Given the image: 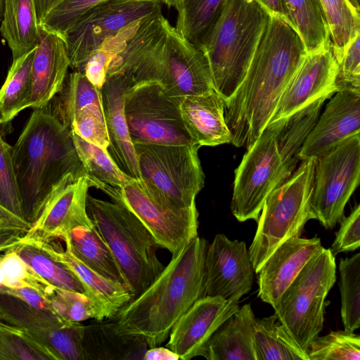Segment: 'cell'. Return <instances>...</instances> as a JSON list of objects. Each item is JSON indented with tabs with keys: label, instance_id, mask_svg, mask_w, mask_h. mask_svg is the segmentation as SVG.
<instances>
[{
	"label": "cell",
	"instance_id": "obj_1",
	"mask_svg": "<svg viewBox=\"0 0 360 360\" xmlns=\"http://www.w3.org/2000/svg\"><path fill=\"white\" fill-rule=\"evenodd\" d=\"M307 52L293 25L270 13L243 79L225 103V120L233 145L247 150L252 146Z\"/></svg>",
	"mask_w": 360,
	"mask_h": 360
},
{
	"label": "cell",
	"instance_id": "obj_2",
	"mask_svg": "<svg viewBox=\"0 0 360 360\" xmlns=\"http://www.w3.org/2000/svg\"><path fill=\"white\" fill-rule=\"evenodd\" d=\"M207 245L205 239L197 236L172 255L156 279L117 314V330L143 338L148 348L163 343L179 319L205 297Z\"/></svg>",
	"mask_w": 360,
	"mask_h": 360
},
{
	"label": "cell",
	"instance_id": "obj_3",
	"mask_svg": "<svg viewBox=\"0 0 360 360\" xmlns=\"http://www.w3.org/2000/svg\"><path fill=\"white\" fill-rule=\"evenodd\" d=\"M11 154L22 218L30 226L67 175L87 176L71 131L49 105L34 109Z\"/></svg>",
	"mask_w": 360,
	"mask_h": 360
},
{
	"label": "cell",
	"instance_id": "obj_4",
	"mask_svg": "<svg viewBox=\"0 0 360 360\" xmlns=\"http://www.w3.org/2000/svg\"><path fill=\"white\" fill-rule=\"evenodd\" d=\"M108 74L122 75L130 86L157 82L169 96L179 98L214 90L205 54L169 22L164 28L135 32L112 60Z\"/></svg>",
	"mask_w": 360,
	"mask_h": 360
},
{
	"label": "cell",
	"instance_id": "obj_5",
	"mask_svg": "<svg viewBox=\"0 0 360 360\" xmlns=\"http://www.w3.org/2000/svg\"><path fill=\"white\" fill-rule=\"evenodd\" d=\"M269 15L256 0H228L202 40L214 90L225 103L243 79Z\"/></svg>",
	"mask_w": 360,
	"mask_h": 360
},
{
	"label": "cell",
	"instance_id": "obj_6",
	"mask_svg": "<svg viewBox=\"0 0 360 360\" xmlns=\"http://www.w3.org/2000/svg\"><path fill=\"white\" fill-rule=\"evenodd\" d=\"M86 210L110 248L134 299L165 268L157 255L158 244L136 216L120 203L88 194Z\"/></svg>",
	"mask_w": 360,
	"mask_h": 360
},
{
	"label": "cell",
	"instance_id": "obj_7",
	"mask_svg": "<svg viewBox=\"0 0 360 360\" xmlns=\"http://www.w3.org/2000/svg\"><path fill=\"white\" fill-rule=\"evenodd\" d=\"M315 158L302 161L292 175L266 198L248 249L255 273L285 240L300 237L306 223L316 219L311 206Z\"/></svg>",
	"mask_w": 360,
	"mask_h": 360
},
{
	"label": "cell",
	"instance_id": "obj_8",
	"mask_svg": "<svg viewBox=\"0 0 360 360\" xmlns=\"http://www.w3.org/2000/svg\"><path fill=\"white\" fill-rule=\"evenodd\" d=\"M335 281V257L323 248L306 264L274 308L278 320L305 351L323 328L326 299Z\"/></svg>",
	"mask_w": 360,
	"mask_h": 360
},
{
	"label": "cell",
	"instance_id": "obj_9",
	"mask_svg": "<svg viewBox=\"0 0 360 360\" xmlns=\"http://www.w3.org/2000/svg\"><path fill=\"white\" fill-rule=\"evenodd\" d=\"M134 146L141 179L176 207H196V195L205 184L199 146L134 143Z\"/></svg>",
	"mask_w": 360,
	"mask_h": 360
},
{
	"label": "cell",
	"instance_id": "obj_10",
	"mask_svg": "<svg viewBox=\"0 0 360 360\" xmlns=\"http://www.w3.org/2000/svg\"><path fill=\"white\" fill-rule=\"evenodd\" d=\"M99 189L135 214L158 245L172 255L198 236L197 208L176 207L141 179L130 178L120 187Z\"/></svg>",
	"mask_w": 360,
	"mask_h": 360
},
{
	"label": "cell",
	"instance_id": "obj_11",
	"mask_svg": "<svg viewBox=\"0 0 360 360\" xmlns=\"http://www.w3.org/2000/svg\"><path fill=\"white\" fill-rule=\"evenodd\" d=\"M278 125L268 124L235 169L231 210L238 221H257L269 195L288 174L279 154Z\"/></svg>",
	"mask_w": 360,
	"mask_h": 360
},
{
	"label": "cell",
	"instance_id": "obj_12",
	"mask_svg": "<svg viewBox=\"0 0 360 360\" xmlns=\"http://www.w3.org/2000/svg\"><path fill=\"white\" fill-rule=\"evenodd\" d=\"M181 98L169 96L155 82L130 86L125 94L124 111L133 144H196L182 119Z\"/></svg>",
	"mask_w": 360,
	"mask_h": 360
},
{
	"label": "cell",
	"instance_id": "obj_13",
	"mask_svg": "<svg viewBox=\"0 0 360 360\" xmlns=\"http://www.w3.org/2000/svg\"><path fill=\"white\" fill-rule=\"evenodd\" d=\"M360 181V133L315 158L311 206L316 219L333 229Z\"/></svg>",
	"mask_w": 360,
	"mask_h": 360
},
{
	"label": "cell",
	"instance_id": "obj_14",
	"mask_svg": "<svg viewBox=\"0 0 360 360\" xmlns=\"http://www.w3.org/2000/svg\"><path fill=\"white\" fill-rule=\"evenodd\" d=\"M161 9L158 0H103L64 34L70 68L84 72L89 56L108 38Z\"/></svg>",
	"mask_w": 360,
	"mask_h": 360
},
{
	"label": "cell",
	"instance_id": "obj_15",
	"mask_svg": "<svg viewBox=\"0 0 360 360\" xmlns=\"http://www.w3.org/2000/svg\"><path fill=\"white\" fill-rule=\"evenodd\" d=\"M0 319L22 329L56 360H85L84 326L80 322L67 321L52 311L37 309L6 292H0Z\"/></svg>",
	"mask_w": 360,
	"mask_h": 360
},
{
	"label": "cell",
	"instance_id": "obj_16",
	"mask_svg": "<svg viewBox=\"0 0 360 360\" xmlns=\"http://www.w3.org/2000/svg\"><path fill=\"white\" fill-rule=\"evenodd\" d=\"M255 271L244 241L217 234L205 257V296L237 301L252 288Z\"/></svg>",
	"mask_w": 360,
	"mask_h": 360
},
{
	"label": "cell",
	"instance_id": "obj_17",
	"mask_svg": "<svg viewBox=\"0 0 360 360\" xmlns=\"http://www.w3.org/2000/svg\"><path fill=\"white\" fill-rule=\"evenodd\" d=\"M338 72L330 41L307 51L285 87L268 124L288 117L324 95L336 93Z\"/></svg>",
	"mask_w": 360,
	"mask_h": 360
},
{
	"label": "cell",
	"instance_id": "obj_18",
	"mask_svg": "<svg viewBox=\"0 0 360 360\" xmlns=\"http://www.w3.org/2000/svg\"><path fill=\"white\" fill-rule=\"evenodd\" d=\"M90 187L87 176L67 175L53 191L25 235L44 240H63L75 227L91 224L86 210Z\"/></svg>",
	"mask_w": 360,
	"mask_h": 360
},
{
	"label": "cell",
	"instance_id": "obj_19",
	"mask_svg": "<svg viewBox=\"0 0 360 360\" xmlns=\"http://www.w3.org/2000/svg\"><path fill=\"white\" fill-rule=\"evenodd\" d=\"M238 309V302L221 297L205 296L198 300L172 328L166 347L179 359L200 356L214 331Z\"/></svg>",
	"mask_w": 360,
	"mask_h": 360
},
{
	"label": "cell",
	"instance_id": "obj_20",
	"mask_svg": "<svg viewBox=\"0 0 360 360\" xmlns=\"http://www.w3.org/2000/svg\"><path fill=\"white\" fill-rule=\"evenodd\" d=\"M360 133V91L335 93L307 136L299 160L317 158L347 138Z\"/></svg>",
	"mask_w": 360,
	"mask_h": 360
},
{
	"label": "cell",
	"instance_id": "obj_21",
	"mask_svg": "<svg viewBox=\"0 0 360 360\" xmlns=\"http://www.w3.org/2000/svg\"><path fill=\"white\" fill-rule=\"evenodd\" d=\"M323 249L318 237H295L283 242L257 273L258 297L274 308L306 264Z\"/></svg>",
	"mask_w": 360,
	"mask_h": 360
},
{
	"label": "cell",
	"instance_id": "obj_22",
	"mask_svg": "<svg viewBox=\"0 0 360 360\" xmlns=\"http://www.w3.org/2000/svg\"><path fill=\"white\" fill-rule=\"evenodd\" d=\"M70 68L64 37L39 25V37L32 65L30 108L47 105L61 90Z\"/></svg>",
	"mask_w": 360,
	"mask_h": 360
},
{
	"label": "cell",
	"instance_id": "obj_23",
	"mask_svg": "<svg viewBox=\"0 0 360 360\" xmlns=\"http://www.w3.org/2000/svg\"><path fill=\"white\" fill-rule=\"evenodd\" d=\"M129 84L122 76L108 75L101 89L105 122L109 139L107 152L127 176L140 179L136 154L131 140L124 111Z\"/></svg>",
	"mask_w": 360,
	"mask_h": 360
},
{
	"label": "cell",
	"instance_id": "obj_24",
	"mask_svg": "<svg viewBox=\"0 0 360 360\" xmlns=\"http://www.w3.org/2000/svg\"><path fill=\"white\" fill-rule=\"evenodd\" d=\"M180 110L186 128L200 147L231 143L232 134L224 116L225 101L214 90L182 97Z\"/></svg>",
	"mask_w": 360,
	"mask_h": 360
},
{
	"label": "cell",
	"instance_id": "obj_25",
	"mask_svg": "<svg viewBox=\"0 0 360 360\" xmlns=\"http://www.w3.org/2000/svg\"><path fill=\"white\" fill-rule=\"evenodd\" d=\"M50 252L67 266L83 285L86 294L95 302L104 319L115 317L119 311L132 300L128 288L108 279L79 260L72 252L68 242L65 249L53 240H46Z\"/></svg>",
	"mask_w": 360,
	"mask_h": 360
},
{
	"label": "cell",
	"instance_id": "obj_26",
	"mask_svg": "<svg viewBox=\"0 0 360 360\" xmlns=\"http://www.w3.org/2000/svg\"><path fill=\"white\" fill-rule=\"evenodd\" d=\"M255 318L251 304H244L214 331L200 356L207 360H257Z\"/></svg>",
	"mask_w": 360,
	"mask_h": 360
},
{
	"label": "cell",
	"instance_id": "obj_27",
	"mask_svg": "<svg viewBox=\"0 0 360 360\" xmlns=\"http://www.w3.org/2000/svg\"><path fill=\"white\" fill-rule=\"evenodd\" d=\"M82 347L85 360L143 359L148 349L143 338L120 333L115 322L84 326Z\"/></svg>",
	"mask_w": 360,
	"mask_h": 360
},
{
	"label": "cell",
	"instance_id": "obj_28",
	"mask_svg": "<svg viewBox=\"0 0 360 360\" xmlns=\"http://www.w3.org/2000/svg\"><path fill=\"white\" fill-rule=\"evenodd\" d=\"M333 95H324L277 121L276 143L282 161L291 176L300 161L299 153L315 127L324 102Z\"/></svg>",
	"mask_w": 360,
	"mask_h": 360
},
{
	"label": "cell",
	"instance_id": "obj_29",
	"mask_svg": "<svg viewBox=\"0 0 360 360\" xmlns=\"http://www.w3.org/2000/svg\"><path fill=\"white\" fill-rule=\"evenodd\" d=\"M13 250L51 286L86 294L77 278L52 255L46 240L25 235Z\"/></svg>",
	"mask_w": 360,
	"mask_h": 360
},
{
	"label": "cell",
	"instance_id": "obj_30",
	"mask_svg": "<svg viewBox=\"0 0 360 360\" xmlns=\"http://www.w3.org/2000/svg\"><path fill=\"white\" fill-rule=\"evenodd\" d=\"M62 240L68 242L73 254L89 268L126 285L110 248L92 222L75 227Z\"/></svg>",
	"mask_w": 360,
	"mask_h": 360
},
{
	"label": "cell",
	"instance_id": "obj_31",
	"mask_svg": "<svg viewBox=\"0 0 360 360\" xmlns=\"http://www.w3.org/2000/svg\"><path fill=\"white\" fill-rule=\"evenodd\" d=\"M0 32L13 59L34 49L39 37L34 0H4Z\"/></svg>",
	"mask_w": 360,
	"mask_h": 360
},
{
	"label": "cell",
	"instance_id": "obj_32",
	"mask_svg": "<svg viewBox=\"0 0 360 360\" xmlns=\"http://www.w3.org/2000/svg\"><path fill=\"white\" fill-rule=\"evenodd\" d=\"M37 46L13 59L5 82L0 88V129L30 108L32 65Z\"/></svg>",
	"mask_w": 360,
	"mask_h": 360
},
{
	"label": "cell",
	"instance_id": "obj_33",
	"mask_svg": "<svg viewBox=\"0 0 360 360\" xmlns=\"http://www.w3.org/2000/svg\"><path fill=\"white\" fill-rule=\"evenodd\" d=\"M48 105L53 115L70 129L78 112L87 108H103L101 89L84 72L74 71L67 75L63 88Z\"/></svg>",
	"mask_w": 360,
	"mask_h": 360
},
{
	"label": "cell",
	"instance_id": "obj_34",
	"mask_svg": "<svg viewBox=\"0 0 360 360\" xmlns=\"http://www.w3.org/2000/svg\"><path fill=\"white\" fill-rule=\"evenodd\" d=\"M254 342L257 360H309L275 314L255 318Z\"/></svg>",
	"mask_w": 360,
	"mask_h": 360
},
{
	"label": "cell",
	"instance_id": "obj_35",
	"mask_svg": "<svg viewBox=\"0 0 360 360\" xmlns=\"http://www.w3.org/2000/svg\"><path fill=\"white\" fill-rule=\"evenodd\" d=\"M72 136L91 187L98 189L104 186L120 187L131 178L117 166L105 149L85 141L74 132Z\"/></svg>",
	"mask_w": 360,
	"mask_h": 360
},
{
	"label": "cell",
	"instance_id": "obj_36",
	"mask_svg": "<svg viewBox=\"0 0 360 360\" xmlns=\"http://www.w3.org/2000/svg\"><path fill=\"white\" fill-rule=\"evenodd\" d=\"M290 22L302 39L307 51L330 41L321 6L316 0H283Z\"/></svg>",
	"mask_w": 360,
	"mask_h": 360
},
{
	"label": "cell",
	"instance_id": "obj_37",
	"mask_svg": "<svg viewBox=\"0 0 360 360\" xmlns=\"http://www.w3.org/2000/svg\"><path fill=\"white\" fill-rule=\"evenodd\" d=\"M228 0H188L178 11L177 32L196 47L218 18Z\"/></svg>",
	"mask_w": 360,
	"mask_h": 360
},
{
	"label": "cell",
	"instance_id": "obj_38",
	"mask_svg": "<svg viewBox=\"0 0 360 360\" xmlns=\"http://www.w3.org/2000/svg\"><path fill=\"white\" fill-rule=\"evenodd\" d=\"M323 13L333 55L342 50L360 33V14L347 0H319Z\"/></svg>",
	"mask_w": 360,
	"mask_h": 360
},
{
	"label": "cell",
	"instance_id": "obj_39",
	"mask_svg": "<svg viewBox=\"0 0 360 360\" xmlns=\"http://www.w3.org/2000/svg\"><path fill=\"white\" fill-rule=\"evenodd\" d=\"M341 318L345 330L360 327V253L342 258L339 263Z\"/></svg>",
	"mask_w": 360,
	"mask_h": 360
},
{
	"label": "cell",
	"instance_id": "obj_40",
	"mask_svg": "<svg viewBox=\"0 0 360 360\" xmlns=\"http://www.w3.org/2000/svg\"><path fill=\"white\" fill-rule=\"evenodd\" d=\"M306 352L309 360H359L360 336L345 330L331 331L314 338Z\"/></svg>",
	"mask_w": 360,
	"mask_h": 360
},
{
	"label": "cell",
	"instance_id": "obj_41",
	"mask_svg": "<svg viewBox=\"0 0 360 360\" xmlns=\"http://www.w3.org/2000/svg\"><path fill=\"white\" fill-rule=\"evenodd\" d=\"M0 360H56L22 329L0 321Z\"/></svg>",
	"mask_w": 360,
	"mask_h": 360
},
{
	"label": "cell",
	"instance_id": "obj_42",
	"mask_svg": "<svg viewBox=\"0 0 360 360\" xmlns=\"http://www.w3.org/2000/svg\"><path fill=\"white\" fill-rule=\"evenodd\" d=\"M49 300L53 311L67 321L81 322L94 319L101 321L104 319L98 306L86 294L53 288Z\"/></svg>",
	"mask_w": 360,
	"mask_h": 360
},
{
	"label": "cell",
	"instance_id": "obj_43",
	"mask_svg": "<svg viewBox=\"0 0 360 360\" xmlns=\"http://www.w3.org/2000/svg\"><path fill=\"white\" fill-rule=\"evenodd\" d=\"M0 268L5 276L4 292L13 288L27 286L35 289L48 299L53 290L54 287L34 273L13 250L2 255Z\"/></svg>",
	"mask_w": 360,
	"mask_h": 360
},
{
	"label": "cell",
	"instance_id": "obj_44",
	"mask_svg": "<svg viewBox=\"0 0 360 360\" xmlns=\"http://www.w3.org/2000/svg\"><path fill=\"white\" fill-rule=\"evenodd\" d=\"M131 25L132 23L129 24L107 39L89 56L84 73L87 79L98 89H101L105 82L111 60L127 41Z\"/></svg>",
	"mask_w": 360,
	"mask_h": 360
},
{
	"label": "cell",
	"instance_id": "obj_45",
	"mask_svg": "<svg viewBox=\"0 0 360 360\" xmlns=\"http://www.w3.org/2000/svg\"><path fill=\"white\" fill-rule=\"evenodd\" d=\"M11 147L4 139L0 129V205L24 220L13 170Z\"/></svg>",
	"mask_w": 360,
	"mask_h": 360
},
{
	"label": "cell",
	"instance_id": "obj_46",
	"mask_svg": "<svg viewBox=\"0 0 360 360\" xmlns=\"http://www.w3.org/2000/svg\"><path fill=\"white\" fill-rule=\"evenodd\" d=\"M103 0H63L39 23L44 28L64 36L90 9Z\"/></svg>",
	"mask_w": 360,
	"mask_h": 360
},
{
	"label": "cell",
	"instance_id": "obj_47",
	"mask_svg": "<svg viewBox=\"0 0 360 360\" xmlns=\"http://www.w3.org/2000/svg\"><path fill=\"white\" fill-rule=\"evenodd\" d=\"M333 56L338 66L336 92L344 90L360 91V33Z\"/></svg>",
	"mask_w": 360,
	"mask_h": 360
},
{
	"label": "cell",
	"instance_id": "obj_48",
	"mask_svg": "<svg viewBox=\"0 0 360 360\" xmlns=\"http://www.w3.org/2000/svg\"><path fill=\"white\" fill-rule=\"evenodd\" d=\"M70 129L85 141L107 151L109 146L103 108L85 109L74 117Z\"/></svg>",
	"mask_w": 360,
	"mask_h": 360
},
{
	"label": "cell",
	"instance_id": "obj_49",
	"mask_svg": "<svg viewBox=\"0 0 360 360\" xmlns=\"http://www.w3.org/2000/svg\"><path fill=\"white\" fill-rule=\"evenodd\" d=\"M339 230L329 248L333 255L343 252H351L360 246V205H356L347 217L340 219Z\"/></svg>",
	"mask_w": 360,
	"mask_h": 360
},
{
	"label": "cell",
	"instance_id": "obj_50",
	"mask_svg": "<svg viewBox=\"0 0 360 360\" xmlns=\"http://www.w3.org/2000/svg\"><path fill=\"white\" fill-rule=\"evenodd\" d=\"M16 296L30 306L41 311H53L49 300L35 289L24 286L9 290L7 292Z\"/></svg>",
	"mask_w": 360,
	"mask_h": 360
},
{
	"label": "cell",
	"instance_id": "obj_51",
	"mask_svg": "<svg viewBox=\"0 0 360 360\" xmlns=\"http://www.w3.org/2000/svg\"><path fill=\"white\" fill-rule=\"evenodd\" d=\"M30 228L9 225L0 229V255L13 250L27 233Z\"/></svg>",
	"mask_w": 360,
	"mask_h": 360
},
{
	"label": "cell",
	"instance_id": "obj_52",
	"mask_svg": "<svg viewBox=\"0 0 360 360\" xmlns=\"http://www.w3.org/2000/svg\"><path fill=\"white\" fill-rule=\"evenodd\" d=\"M144 360H176L179 356L167 347L148 348L143 356Z\"/></svg>",
	"mask_w": 360,
	"mask_h": 360
},
{
	"label": "cell",
	"instance_id": "obj_53",
	"mask_svg": "<svg viewBox=\"0 0 360 360\" xmlns=\"http://www.w3.org/2000/svg\"><path fill=\"white\" fill-rule=\"evenodd\" d=\"M264 6L269 13L277 14L289 21L288 13L283 0H256Z\"/></svg>",
	"mask_w": 360,
	"mask_h": 360
},
{
	"label": "cell",
	"instance_id": "obj_54",
	"mask_svg": "<svg viewBox=\"0 0 360 360\" xmlns=\"http://www.w3.org/2000/svg\"><path fill=\"white\" fill-rule=\"evenodd\" d=\"M63 1V0H34L39 25L46 15Z\"/></svg>",
	"mask_w": 360,
	"mask_h": 360
},
{
	"label": "cell",
	"instance_id": "obj_55",
	"mask_svg": "<svg viewBox=\"0 0 360 360\" xmlns=\"http://www.w3.org/2000/svg\"><path fill=\"white\" fill-rule=\"evenodd\" d=\"M0 219L30 228V225L0 205Z\"/></svg>",
	"mask_w": 360,
	"mask_h": 360
},
{
	"label": "cell",
	"instance_id": "obj_56",
	"mask_svg": "<svg viewBox=\"0 0 360 360\" xmlns=\"http://www.w3.org/2000/svg\"><path fill=\"white\" fill-rule=\"evenodd\" d=\"M160 2L174 8L177 11H180L186 4L188 0H158Z\"/></svg>",
	"mask_w": 360,
	"mask_h": 360
},
{
	"label": "cell",
	"instance_id": "obj_57",
	"mask_svg": "<svg viewBox=\"0 0 360 360\" xmlns=\"http://www.w3.org/2000/svg\"><path fill=\"white\" fill-rule=\"evenodd\" d=\"M352 8L359 14H360V0H347Z\"/></svg>",
	"mask_w": 360,
	"mask_h": 360
},
{
	"label": "cell",
	"instance_id": "obj_58",
	"mask_svg": "<svg viewBox=\"0 0 360 360\" xmlns=\"http://www.w3.org/2000/svg\"><path fill=\"white\" fill-rule=\"evenodd\" d=\"M12 224L18 225V224H14L13 222H11V221H6V220L0 219V229L3 228V227H5V226H9V225H12ZM19 226H20V225H19Z\"/></svg>",
	"mask_w": 360,
	"mask_h": 360
},
{
	"label": "cell",
	"instance_id": "obj_59",
	"mask_svg": "<svg viewBox=\"0 0 360 360\" xmlns=\"http://www.w3.org/2000/svg\"><path fill=\"white\" fill-rule=\"evenodd\" d=\"M4 0H0V22H1L4 16Z\"/></svg>",
	"mask_w": 360,
	"mask_h": 360
},
{
	"label": "cell",
	"instance_id": "obj_60",
	"mask_svg": "<svg viewBox=\"0 0 360 360\" xmlns=\"http://www.w3.org/2000/svg\"><path fill=\"white\" fill-rule=\"evenodd\" d=\"M316 1L317 2H319V0H316Z\"/></svg>",
	"mask_w": 360,
	"mask_h": 360
}]
</instances>
